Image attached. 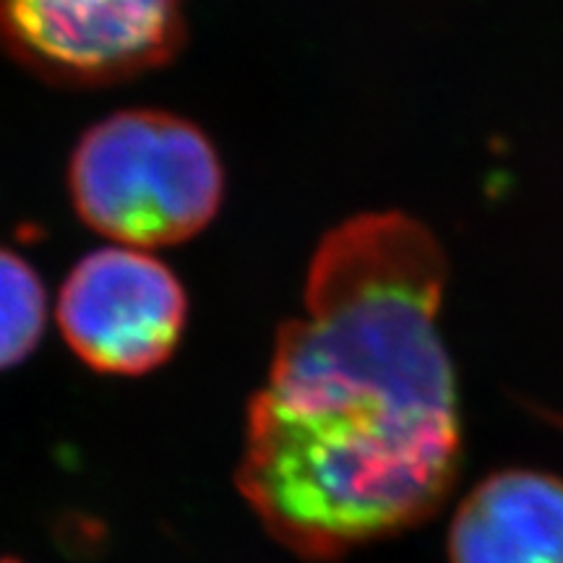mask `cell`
<instances>
[{"label":"cell","instance_id":"6da1fadb","mask_svg":"<svg viewBox=\"0 0 563 563\" xmlns=\"http://www.w3.org/2000/svg\"><path fill=\"white\" fill-rule=\"evenodd\" d=\"M446 279L439 238L405 211H365L321 238L235 473L258 522L302 559L394 538L452 493L462 415L439 327Z\"/></svg>","mask_w":563,"mask_h":563},{"label":"cell","instance_id":"7a4b0ae2","mask_svg":"<svg viewBox=\"0 0 563 563\" xmlns=\"http://www.w3.org/2000/svg\"><path fill=\"white\" fill-rule=\"evenodd\" d=\"M76 214L125 249L191 241L220 211L222 162L207 133L162 110H123L70 154Z\"/></svg>","mask_w":563,"mask_h":563},{"label":"cell","instance_id":"3957f363","mask_svg":"<svg viewBox=\"0 0 563 563\" xmlns=\"http://www.w3.org/2000/svg\"><path fill=\"white\" fill-rule=\"evenodd\" d=\"M183 34V0H0L3 51L63 87H108L157 68Z\"/></svg>","mask_w":563,"mask_h":563},{"label":"cell","instance_id":"277c9868","mask_svg":"<svg viewBox=\"0 0 563 563\" xmlns=\"http://www.w3.org/2000/svg\"><path fill=\"white\" fill-rule=\"evenodd\" d=\"M81 363L108 376H144L170 361L188 321L186 290L152 253L110 245L70 269L55 306Z\"/></svg>","mask_w":563,"mask_h":563},{"label":"cell","instance_id":"5b68a950","mask_svg":"<svg viewBox=\"0 0 563 563\" xmlns=\"http://www.w3.org/2000/svg\"><path fill=\"white\" fill-rule=\"evenodd\" d=\"M449 563H563V481L501 470L462 498L449 527Z\"/></svg>","mask_w":563,"mask_h":563},{"label":"cell","instance_id":"8992f818","mask_svg":"<svg viewBox=\"0 0 563 563\" xmlns=\"http://www.w3.org/2000/svg\"><path fill=\"white\" fill-rule=\"evenodd\" d=\"M47 292L34 266L0 249V371L32 355L45 334Z\"/></svg>","mask_w":563,"mask_h":563},{"label":"cell","instance_id":"52a82bcc","mask_svg":"<svg viewBox=\"0 0 563 563\" xmlns=\"http://www.w3.org/2000/svg\"><path fill=\"white\" fill-rule=\"evenodd\" d=\"M527 407H530V410L538 415L540 420H545L548 426H553L555 431L563 433V415L561 412H553V410H548V407H538V405H527Z\"/></svg>","mask_w":563,"mask_h":563},{"label":"cell","instance_id":"ba28073f","mask_svg":"<svg viewBox=\"0 0 563 563\" xmlns=\"http://www.w3.org/2000/svg\"><path fill=\"white\" fill-rule=\"evenodd\" d=\"M0 563H19V561H11V559H0Z\"/></svg>","mask_w":563,"mask_h":563}]
</instances>
